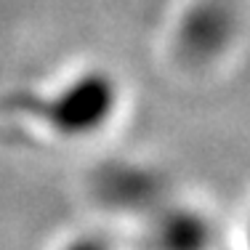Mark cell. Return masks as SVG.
Segmentation results:
<instances>
[{"instance_id": "cell-6", "label": "cell", "mask_w": 250, "mask_h": 250, "mask_svg": "<svg viewBox=\"0 0 250 250\" xmlns=\"http://www.w3.org/2000/svg\"><path fill=\"white\" fill-rule=\"evenodd\" d=\"M237 250H250V202L242 213L240 229H237Z\"/></svg>"}, {"instance_id": "cell-4", "label": "cell", "mask_w": 250, "mask_h": 250, "mask_svg": "<svg viewBox=\"0 0 250 250\" xmlns=\"http://www.w3.org/2000/svg\"><path fill=\"white\" fill-rule=\"evenodd\" d=\"M141 250H218L221 231L208 208L170 194L136 224Z\"/></svg>"}, {"instance_id": "cell-5", "label": "cell", "mask_w": 250, "mask_h": 250, "mask_svg": "<svg viewBox=\"0 0 250 250\" xmlns=\"http://www.w3.org/2000/svg\"><path fill=\"white\" fill-rule=\"evenodd\" d=\"M53 250H123L117 245V237L104 229H77L59 240Z\"/></svg>"}, {"instance_id": "cell-3", "label": "cell", "mask_w": 250, "mask_h": 250, "mask_svg": "<svg viewBox=\"0 0 250 250\" xmlns=\"http://www.w3.org/2000/svg\"><path fill=\"white\" fill-rule=\"evenodd\" d=\"M88 192L104 213L136 226L160 202L168 200L173 189H170L165 173L154 165L115 160V163H104L93 170Z\"/></svg>"}, {"instance_id": "cell-2", "label": "cell", "mask_w": 250, "mask_h": 250, "mask_svg": "<svg viewBox=\"0 0 250 250\" xmlns=\"http://www.w3.org/2000/svg\"><path fill=\"white\" fill-rule=\"evenodd\" d=\"M240 40V14L231 0H187L168 29V56L181 72L216 69Z\"/></svg>"}, {"instance_id": "cell-1", "label": "cell", "mask_w": 250, "mask_h": 250, "mask_svg": "<svg viewBox=\"0 0 250 250\" xmlns=\"http://www.w3.org/2000/svg\"><path fill=\"white\" fill-rule=\"evenodd\" d=\"M125 85L115 69L83 64L40 85L14 88L3 101L11 128L56 146H85L120 123Z\"/></svg>"}]
</instances>
